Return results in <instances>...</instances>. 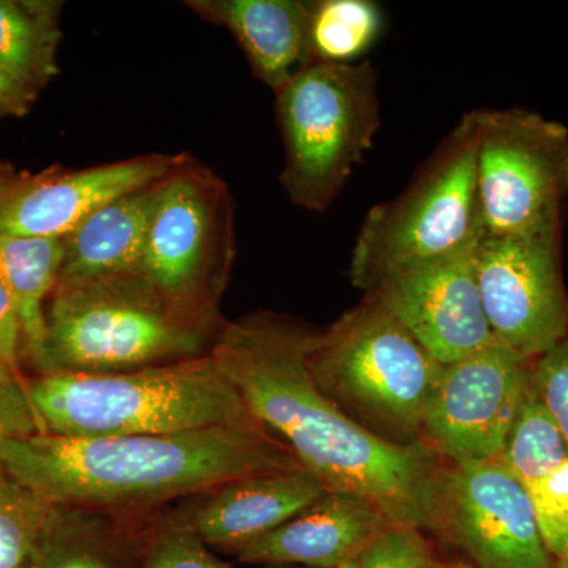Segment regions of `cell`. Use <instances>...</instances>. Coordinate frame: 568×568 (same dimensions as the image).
<instances>
[{"instance_id": "obj_1", "label": "cell", "mask_w": 568, "mask_h": 568, "mask_svg": "<svg viewBox=\"0 0 568 568\" xmlns=\"http://www.w3.org/2000/svg\"><path fill=\"white\" fill-rule=\"evenodd\" d=\"M312 332L271 313L223 324L212 361L250 416L332 491L375 504L390 525L426 529V503L443 459L417 443H394L347 416L308 365Z\"/></svg>"}, {"instance_id": "obj_2", "label": "cell", "mask_w": 568, "mask_h": 568, "mask_svg": "<svg viewBox=\"0 0 568 568\" xmlns=\"http://www.w3.org/2000/svg\"><path fill=\"white\" fill-rule=\"evenodd\" d=\"M0 465L55 507L140 506L302 467L263 426L92 439L43 433L9 440Z\"/></svg>"}, {"instance_id": "obj_3", "label": "cell", "mask_w": 568, "mask_h": 568, "mask_svg": "<svg viewBox=\"0 0 568 568\" xmlns=\"http://www.w3.org/2000/svg\"><path fill=\"white\" fill-rule=\"evenodd\" d=\"M44 435H173L261 426L211 355L115 373H48L24 379Z\"/></svg>"}, {"instance_id": "obj_4", "label": "cell", "mask_w": 568, "mask_h": 568, "mask_svg": "<svg viewBox=\"0 0 568 568\" xmlns=\"http://www.w3.org/2000/svg\"><path fill=\"white\" fill-rule=\"evenodd\" d=\"M220 328L168 301L141 275L63 284L48 302L36 368L48 375L171 364L204 355Z\"/></svg>"}, {"instance_id": "obj_5", "label": "cell", "mask_w": 568, "mask_h": 568, "mask_svg": "<svg viewBox=\"0 0 568 568\" xmlns=\"http://www.w3.org/2000/svg\"><path fill=\"white\" fill-rule=\"evenodd\" d=\"M477 110L437 148L416 181L366 213L351 254L353 286L368 293L406 274L476 250L484 237L477 196Z\"/></svg>"}, {"instance_id": "obj_6", "label": "cell", "mask_w": 568, "mask_h": 568, "mask_svg": "<svg viewBox=\"0 0 568 568\" xmlns=\"http://www.w3.org/2000/svg\"><path fill=\"white\" fill-rule=\"evenodd\" d=\"M308 365L321 390L369 432L394 443L422 440L443 365L376 298L365 295L313 335Z\"/></svg>"}, {"instance_id": "obj_7", "label": "cell", "mask_w": 568, "mask_h": 568, "mask_svg": "<svg viewBox=\"0 0 568 568\" xmlns=\"http://www.w3.org/2000/svg\"><path fill=\"white\" fill-rule=\"evenodd\" d=\"M373 63H312L275 93L284 144L280 182L305 211L324 212L345 189L381 130Z\"/></svg>"}, {"instance_id": "obj_8", "label": "cell", "mask_w": 568, "mask_h": 568, "mask_svg": "<svg viewBox=\"0 0 568 568\" xmlns=\"http://www.w3.org/2000/svg\"><path fill=\"white\" fill-rule=\"evenodd\" d=\"M235 254L230 189L212 170L179 155L160 182L140 275L185 312L216 323V301Z\"/></svg>"}, {"instance_id": "obj_9", "label": "cell", "mask_w": 568, "mask_h": 568, "mask_svg": "<svg viewBox=\"0 0 568 568\" xmlns=\"http://www.w3.org/2000/svg\"><path fill=\"white\" fill-rule=\"evenodd\" d=\"M477 118L484 237L562 233L568 126L523 108L477 110Z\"/></svg>"}, {"instance_id": "obj_10", "label": "cell", "mask_w": 568, "mask_h": 568, "mask_svg": "<svg viewBox=\"0 0 568 568\" xmlns=\"http://www.w3.org/2000/svg\"><path fill=\"white\" fill-rule=\"evenodd\" d=\"M426 529L474 568H552L525 487L499 458L440 463L426 503Z\"/></svg>"}, {"instance_id": "obj_11", "label": "cell", "mask_w": 568, "mask_h": 568, "mask_svg": "<svg viewBox=\"0 0 568 568\" xmlns=\"http://www.w3.org/2000/svg\"><path fill=\"white\" fill-rule=\"evenodd\" d=\"M532 365L500 343L443 365L426 403L422 440L448 463L499 458L532 384Z\"/></svg>"}, {"instance_id": "obj_12", "label": "cell", "mask_w": 568, "mask_h": 568, "mask_svg": "<svg viewBox=\"0 0 568 568\" xmlns=\"http://www.w3.org/2000/svg\"><path fill=\"white\" fill-rule=\"evenodd\" d=\"M562 233L481 237L474 253L481 304L500 345L536 361L568 334Z\"/></svg>"}, {"instance_id": "obj_13", "label": "cell", "mask_w": 568, "mask_h": 568, "mask_svg": "<svg viewBox=\"0 0 568 568\" xmlns=\"http://www.w3.org/2000/svg\"><path fill=\"white\" fill-rule=\"evenodd\" d=\"M474 253L387 276L365 294L384 305L440 365L499 343L485 316Z\"/></svg>"}, {"instance_id": "obj_14", "label": "cell", "mask_w": 568, "mask_h": 568, "mask_svg": "<svg viewBox=\"0 0 568 568\" xmlns=\"http://www.w3.org/2000/svg\"><path fill=\"white\" fill-rule=\"evenodd\" d=\"M178 160L151 153L84 170L21 173L0 197V237L63 239L104 204L162 181Z\"/></svg>"}, {"instance_id": "obj_15", "label": "cell", "mask_w": 568, "mask_h": 568, "mask_svg": "<svg viewBox=\"0 0 568 568\" xmlns=\"http://www.w3.org/2000/svg\"><path fill=\"white\" fill-rule=\"evenodd\" d=\"M388 526L383 511L365 497L328 489L278 529L235 551L246 564L336 568L355 562Z\"/></svg>"}, {"instance_id": "obj_16", "label": "cell", "mask_w": 568, "mask_h": 568, "mask_svg": "<svg viewBox=\"0 0 568 568\" xmlns=\"http://www.w3.org/2000/svg\"><path fill=\"white\" fill-rule=\"evenodd\" d=\"M327 491L304 467L254 474L216 488L189 526L205 544L235 551L278 529Z\"/></svg>"}, {"instance_id": "obj_17", "label": "cell", "mask_w": 568, "mask_h": 568, "mask_svg": "<svg viewBox=\"0 0 568 568\" xmlns=\"http://www.w3.org/2000/svg\"><path fill=\"white\" fill-rule=\"evenodd\" d=\"M186 7L233 33L254 77L274 93L310 65V0H190Z\"/></svg>"}, {"instance_id": "obj_18", "label": "cell", "mask_w": 568, "mask_h": 568, "mask_svg": "<svg viewBox=\"0 0 568 568\" xmlns=\"http://www.w3.org/2000/svg\"><path fill=\"white\" fill-rule=\"evenodd\" d=\"M160 182L104 204L63 237L58 286L104 276L140 275Z\"/></svg>"}, {"instance_id": "obj_19", "label": "cell", "mask_w": 568, "mask_h": 568, "mask_svg": "<svg viewBox=\"0 0 568 568\" xmlns=\"http://www.w3.org/2000/svg\"><path fill=\"white\" fill-rule=\"evenodd\" d=\"M63 239L0 237V280L20 313L22 353L39 362L47 335V301L58 286Z\"/></svg>"}, {"instance_id": "obj_20", "label": "cell", "mask_w": 568, "mask_h": 568, "mask_svg": "<svg viewBox=\"0 0 568 568\" xmlns=\"http://www.w3.org/2000/svg\"><path fill=\"white\" fill-rule=\"evenodd\" d=\"M62 2L0 0V69L31 91L59 74Z\"/></svg>"}, {"instance_id": "obj_21", "label": "cell", "mask_w": 568, "mask_h": 568, "mask_svg": "<svg viewBox=\"0 0 568 568\" xmlns=\"http://www.w3.org/2000/svg\"><path fill=\"white\" fill-rule=\"evenodd\" d=\"M384 29L386 14L372 0H310V65L364 62Z\"/></svg>"}, {"instance_id": "obj_22", "label": "cell", "mask_w": 568, "mask_h": 568, "mask_svg": "<svg viewBox=\"0 0 568 568\" xmlns=\"http://www.w3.org/2000/svg\"><path fill=\"white\" fill-rule=\"evenodd\" d=\"M61 518V507L41 499L0 465V568H31Z\"/></svg>"}, {"instance_id": "obj_23", "label": "cell", "mask_w": 568, "mask_h": 568, "mask_svg": "<svg viewBox=\"0 0 568 568\" xmlns=\"http://www.w3.org/2000/svg\"><path fill=\"white\" fill-rule=\"evenodd\" d=\"M499 459L525 489L568 459L566 440L538 398L534 384H530Z\"/></svg>"}, {"instance_id": "obj_24", "label": "cell", "mask_w": 568, "mask_h": 568, "mask_svg": "<svg viewBox=\"0 0 568 568\" xmlns=\"http://www.w3.org/2000/svg\"><path fill=\"white\" fill-rule=\"evenodd\" d=\"M526 491L545 547L558 562L568 555V459Z\"/></svg>"}, {"instance_id": "obj_25", "label": "cell", "mask_w": 568, "mask_h": 568, "mask_svg": "<svg viewBox=\"0 0 568 568\" xmlns=\"http://www.w3.org/2000/svg\"><path fill=\"white\" fill-rule=\"evenodd\" d=\"M357 568H433L432 549L422 529L392 525L355 560Z\"/></svg>"}, {"instance_id": "obj_26", "label": "cell", "mask_w": 568, "mask_h": 568, "mask_svg": "<svg viewBox=\"0 0 568 568\" xmlns=\"http://www.w3.org/2000/svg\"><path fill=\"white\" fill-rule=\"evenodd\" d=\"M532 384L568 448V334L534 361Z\"/></svg>"}, {"instance_id": "obj_27", "label": "cell", "mask_w": 568, "mask_h": 568, "mask_svg": "<svg viewBox=\"0 0 568 568\" xmlns=\"http://www.w3.org/2000/svg\"><path fill=\"white\" fill-rule=\"evenodd\" d=\"M142 568H231L209 551L207 544L190 526L164 532L153 544Z\"/></svg>"}, {"instance_id": "obj_28", "label": "cell", "mask_w": 568, "mask_h": 568, "mask_svg": "<svg viewBox=\"0 0 568 568\" xmlns=\"http://www.w3.org/2000/svg\"><path fill=\"white\" fill-rule=\"evenodd\" d=\"M43 435L20 373L0 364V448L11 439Z\"/></svg>"}, {"instance_id": "obj_29", "label": "cell", "mask_w": 568, "mask_h": 568, "mask_svg": "<svg viewBox=\"0 0 568 568\" xmlns=\"http://www.w3.org/2000/svg\"><path fill=\"white\" fill-rule=\"evenodd\" d=\"M65 526L61 518L50 537L44 540L31 568H111L110 564L92 549L71 544L67 538Z\"/></svg>"}, {"instance_id": "obj_30", "label": "cell", "mask_w": 568, "mask_h": 568, "mask_svg": "<svg viewBox=\"0 0 568 568\" xmlns=\"http://www.w3.org/2000/svg\"><path fill=\"white\" fill-rule=\"evenodd\" d=\"M22 353L20 313L9 287L0 280V364L18 372ZM20 373V372H18Z\"/></svg>"}, {"instance_id": "obj_31", "label": "cell", "mask_w": 568, "mask_h": 568, "mask_svg": "<svg viewBox=\"0 0 568 568\" xmlns=\"http://www.w3.org/2000/svg\"><path fill=\"white\" fill-rule=\"evenodd\" d=\"M39 93L22 85L0 69V121L9 118H26L31 112Z\"/></svg>"}, {"instance_id": "obj_32", "label": "cell", "mask_w": 568, "mask_h": 568, "mask_svg": "<svg viewBox=\"0 0 568 568\" xmlns=\"http://www.w3.org/2000/svg\"><path fill=\"white\" fill-rule=\"evenodd\" d=\"M18 175H20V173H17L13 166H10L9 163L0 162V197L9 192L10 186L17 181Z\"/></svg>"}, {"instance_id": "obj_33", "label": "cell", "mask_w": 568, "mask_h": 568, "mask_svg": "<svg viewBox=\"0 0 568 568\" xmlns=\"http://www.w3.org/2000/svg\"><path fill=\"white\" fill-rule=\"evenodd\" d=\"M433 568H474L470 564L465 562H436Z\"/></svg>"}, {"instance_id": "obj_34", "label": "cell", "mask_w": 568, "mask_h": 568, "mask_svg": "<svg viewBox=\"0 0 568 568\" xmlns=\"http://www.w3.org/2000/svg\"><path fill=\"white\" fill-rule=\"evenodd\" d=\"M558 564H560V566L562 567L568 568V555L562 560H558Z\"/></svg>"}, {"instance_id": "obj_35", "label": "cell", "mask_w": 568, "mask_h": 568, "mask_svg": "<svg viewBox=\"0 0 568 568\" xmlns=\"http://www.w3.org/2000/svg\"><path fill=\"white\" fill-rule=\"evenodd\" d=\"M336 568H357V564L351 562V564H346V566L336 567Z\"/></svg>"}, {"instance_id": "obj_36", "label": "cell", "mask_w": 568, "mask_h": 568, "mask_svg": "<svg viewBox=\"0 0 568 568\" xmlns=\"http://www.w3.org/2000/svg\"><path fill=\"white\" fill-rule=\"evenodd\" d=\"M552 568H566V567H562V566H560V564L555 562V567H552Z\"/></svg>"}]
</instances>
